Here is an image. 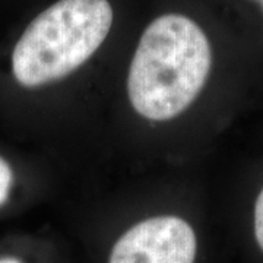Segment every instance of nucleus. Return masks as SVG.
<instances>
[{
  "label": "nucleus",
  "mask_w": 263,
  "mask_h": 263,
  "mask_svg": "<svg viewBox=\"0 0 263 263\" xmlns=\"http://www.w3.org/2000/svg\"><path fill=\"white\" fill-rule=\"evenodd\" d=\"M215 51L203 27L187 15L165 13L141 35L127 73V97L141 117L167 122L206 88Z\"/></svg>",
  "instance_id": "obj_1"
},
{
  "label": "nucleus",
  "mask_w": 263,
  "mask_h": 263,
  "mask_svg": "<svg viewBox=\"0 0 263 263\" xmlns=\"http://www.w3.org/2000/svg\"><path fill=\"white\" fill-rule=\"evenodd\" d=\"M108 0H59L31 21L12 51V75L35 89L63 79L101 47L113 25Z\"/></svg>",
  "instance_id": "obj_2"
},
{
  "label": "nucleus",
  "mask_w": 263,
  "mask_h": 263,
  "mask_svg": "<svg viewBox=\"0 0 263 263\" xmlns=\"http://www.w3.org/2000/svg\"><path fill=\"white\" fill-rule=\"evenodd\" d=\"M197 237L186 219L152 216L129 228L114 243L108 263H195Z\"/></svg>",
  "instance_id": "obj_3"
},
{
  "label": "nucleus",
  "mask_w": 263,
  "mask_h": 263,
  "mask_svg": "<svg viewBox=\"0 0 263 263\" xmlns=\"http://www.w3.org/2000/svg\"><path fill=\"white\" fill-rule=\"evenodd\" d=\"M15 183V174L10 164L0 157V206H3L10 196V192Z\"/></svg>",
  "instance_id": "obj_4"
},
{
  "label": "nucleus",
  "mask_w": 263,
  "mask_h": 263,
  "mask_svg": "<svg viewBox=\"0 0 263 263\" xmlns=\"http://www.w3.org/2000/svg\"><path fill=\"white\" fill-rule=\"evenodd\" d=\"M253 233L254 240L263 252V186L259 190L253 206Z\"/></svg>",
  "instance_id": "obj_5"
},
{
  "label": "nucleus",
  "mask_w": 263,
  "mask_h": 263,
  "mask_svg": "<svg viewBox=\"0 0 263 263\" xmlns=\"http://www.w3.org/2000/svg\"><path fill=\"white\" fill-rule=\"evenodd\" d=\"M245 2H247L249 5H253L259 18L263 21V0H245Z\"/></svg>",
  "instance_id": "obj_6"
},
{
  "label": "nucleus",
  "mask_w": 263,
  "mask_h": 263,
  "mask_svg": "<svg viewBox=\"0 0 263 263\" xmlns=\"http://www.w3.org/2000/svg\"><path fill=\"white\" fill-rule=\"evenodd\" d=\"M0 263H22L15 257H0Z\"/></svg>",
  "instance_id": "obj_7"
}]
</instances>
